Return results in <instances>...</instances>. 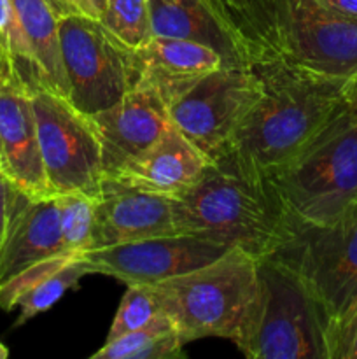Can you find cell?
<instances>
[{
	"mask_svg": "<svg viewBox=\"0 0 357 359\" xmlns=\"http://www.w3.org/2000/svg\"><path fill=\"white\" fill-rule=\"evenodd\" d=\"M177 233L241 249L262 259L286 242L294 217L262 172L230 153L212 158L200 181L174 198Z\"/></svg>",
	"mask_w": 357,
	"mask_h": 359,
	"instance_id": "6da1fadb",
	"label": "cell"
},
{
	"mask_svg": "<svg viewBox=\"0 0 357 359\" xmlns=\"http://www.w3.org/2000/svg\"><path fill=\"white\" fill-rule=\"evenodd\" d=\"M252 65L261 77L262 93L224 153L268 174L293 158L343 107L349 100L346 81L318 76L279 56Z\"/></svg>",
	"mask_w": 357,
	"mask_h": 359,
	"instance_id": "7a4b0ae2",
	"label": "cell"
},
{
	"mask_svg": "<svg viewBox=\"0 0 357 359\" xmlns=\"http://www.w3.org/2000/svg\"><path fill=\"white\" fill-rule=\"evenodd\" d=\"M265 175L294 219H336L357 200V102L346 100L293 158Z\"/></svg>",
	"mask_w": 357,
	"mask_h": 359,
	"instance_id": "3957f363",
	"label": "cell"
},
{
	"mask_svg": "<svg viewBox=\"0 0 357 359\" xmlns=\"http://www.w3.org/2000/svg\"><path fill=\"white\" fill-rule=\"evenodd\" d=\"M258 263L233 248L209 265L154 284L161 312L186 344L217 337L237 346L258 298Z\"/></svg>",
	"mask_w": 357,
	"mask_h": 359,
	"instance_id": "277c9868",
	"label": "cell"
},
{
	"mask_svg": "<svg viewBox=\"0 0 357 359\" xmlns=\"http://www.w3.org/2000/svg\"><path fill=\"white\" fill-rule=\"evenodd\" d=\"M247 28L266 58L279 56L331 79L357 74V20L318 0H248Z\"/></svg>",
	"mask_w": 357,
	"mask_h": 359,
	"instance_id": "5b68a950",
	"label": "cell"
},
{
	"mask_svg": "<svg viewBox=\"0 0 357 359\" xmlns=\"http://www.w3.org/2000/svg\"><path fill=\"white\" fill-rule=\"evenodd\" d=\"M326 319L296 273L258 263V298L237 347L251 359H326Z\"/></svg>",
	"mask_w": 357,
	"mask_h": 359,
	"instance_id": "8992f818",
	"label": "cell"
},
{
	"mask_svg": "<svg viewBox=\"0 0 357 359\" xmlns=\"http://www.w3.org/2000/svg\"><path fill=\"white\" fill-rule=\"evenodd\" d=\"M58 41L66 98L84 114L93 116L112 107L139 86V51L98 20L84 14L62 16Z\"/></svg>",
	"mask_w": 357,
	"mask_h": 359,
	"instance_id": "52a82bcc",
	"label": "cell"
},
{
	"mask_svg": "<svg viewBox=\"0 0 357 359\" xmlns=\"http://www.w3.org/2000/svg\"><path fill=\"white\" fill-rule=\"evenodd\" d=\"M266 258L296 273L328 326L357 294V200L329 223L294 219L286 242Z\"/></svg>",
	"mask_w": 357,
	"mask_h": 359,
	"instance_id": "ba28073f",
	"label": "cell"
},
{
	"mask_svg": "<svg viewBox=\"0 0 357 359\" xmlns=\"http://www.w3.org/2000/svg\"><path fill=\"white\" fill-rule=\"evenodd\" d=\"M31 100L51 193H83L97 200L105 174L93 118L74 107L69 98L48 90L31 91Z\"/></svg>",
	"mask_w": 357,
	"mask_h": 359,
	"instance_id": "9c48e42d",
	"label": "cell"
},
{
	"mask_svg": "<svg viewBox=\"0 0 357 359\" xmlns=\"http://www.w3.org/2000/svg\"><path fill=\"white\" fill-rule=\"evenodd\" d=\"M262 93L254 65H220L168 107L170 119L206 156L227 149Z\"/></svg>",
	"mask_w": 357,
	"mask_h": 359,
	"instance_id": "30bf717a",
	"label": "cell"
},
{
	"mask_svg": "<svg viewBox=\"0 0 357 359\" xmlns=\"http://www.w3.org/2000/svg\"><path fill=\"white\" fill-rule=\"evenodd\" d=\"M230 251L224 245L189 233H172L83 252L94 273L122 284H158L216 262Z\"/></svg>",
	"mask_w": 357,
	"mask_h": 359,
	"instance_id": "8fae6325",
	"label": "cell"
},
{
	"mask_svg": "<svg viewBox=\"0 0 357 359\" xmlns=\"http://www.w3.org/2000/svg\"><path fill=\"white\" fill-rule=\"evenodd\" d=\"M0 168L24 195H52L42 163L31 90L13 67L0 74Z\"/></svg>",
	"mask_w": 357,
	"mask_h": 359,
	"instance_id": "7c38bea8",
	"label": "cell"
},
{
	"mask_svg": "<svg viewBox=\"0 0 357 359\" xmlns=\"http://www.w3.org/2000/svg\"><path fill=\"white\" fill-rule=\"evenodd\" d=\"M172 233H177L174 198L104 177L88 251Z\"/></svg>",
	"mask_w": 357,
	"mask_h": 359,
	"instance_id": "4fadbf2b",
	"label": "cell"
},
{
	"mask_svg": "<svg viewBox=\"0 0 357 359\" xmlns=\"http://www.w3.org/2000/svg\"><path fill=\"white\" fill-rule=\"evenodd\" d=\"M91 118L100 137L105 177L146 153L172 123L167 104L142 84Z\"/></svg>",
	"mask_w": 357,
	"mask_h": 359,
	"instance_id": "5bb4252c",
	"label": "cell"
},
{
	"mask_svg": "<svg viewBox=\"0 0 357 359\" xmlns=\"http://www.w3.org/2000/svg\"><path fill=\"white\" fill-rule=\"evenodd\" d=\"M156 37L182 39L214 49L223 65H252L265 60L261 49L209 0H147Z\"/></svg>",
	"mask_w": 357,
	"mask_h": 359,
	"instance_id": "9a60e30c",
	"label": "cell"
},
{
	"mask_svg": "<svg viewBox=\"0 0 357 359\" xmlns=\"http://www.w3.org/2000/svg\"><path fill=\"white\" fill-rule=\"evenodd\" d=\"M210 161L196 144L170 123L146 153L111 177L168 198H181L200 181Z\"/></svg>",
	"mask_w": 357,
	"mask_h": 359,
	"instance_id": "2e32d148",
	"label": "cell"
},
{
	"mask_svg": "<svg viewBox=\"0 0 357 359\" xmlns=\"http://www.w3.org/2000/svg\"><path fill=\"white\" fill-rule=\"evenodd\" d=\"M66 252L69 251L59 231L56 196L31 198L18 191L9 231L0 256V286L28 266Z\"/></svg>",
	"mask_w": 357,
	"mask_h": 359,
	"instance_id": "e0dca14e",
	"label": "cell"
},
{
	"mask_svg": "<svg viewBox=\"0 0 357 359\" xmlns=\"http://www.w3.org/2000/svg\"><path fill=\"white\" fill-rule=\"evenodd\" d=\"M136 51L140 58L139 84L156 91L167 107L223 65V58L214 49L182 39L153 35Z\"/></svg>",
	"mask_w": 357,
	"mask_h": 359,
	"instance_id": "ac0fdd59",
	"label": "cell"
},
{
	"mask_svg": "<svg viewBox=\"0 0 357 359\" xmlns=\"http://www.w3.org/2000/svg\"><path fill=\"white\" fill-rule=\"evenodd\" d=\"M93 273V265L74 252L38 262L0 286V309L7 312L20 309L16 326H21L51 309L83 277Z\"/></svg>",
	"mask_w": 357,
	"mask_h": 359,
	"instance_id": "d6986e66",
	"label": "cell"
},
{
	"mask_svg": "<svg viewBox=\"0 0 357 359\" xmlns=\"http://www.w3.org/2000/svg\"><path fill=\"white\" fill-rule=\"evenodd\" d=\"M10 2L37 63L41 88L66 98V79L59 56L58 14L52 11L48 0H10Z\"/></svg>",
	"mask_w": 357,
	"mask_h": 359,
	"instance_id": "ffe728a7",
	"label": "cell"
},
{
	"mask_svg": "<svg viewBox=\"0 0 357 359\" xmlns=\"http://www.w3.org/2000/svg\"><path fill=\"white\" fill-rule=\"evenodd\" d=\"M184 339L167 314L160 312L146 326L105 342L91 359H167L184 356Z\"/></svg>",
	"mask_w": 357,
	"mask_h": 359,
	"instance_id": "44dd1931",
	"label": "cell"
},
{
	"mask_svg": "<svg viewBox=\"0 0 357 359\" xmlns=\"http://www.w3.org/2000/svg\"><path fill=\"white\" fill-rule=\"evenodd\" d=\"M58 203L59 231L66 251L83 255L91 245L97 200L83 193L55 195Z\"/></svg>",
	"mask_w": 357,
	"mask_h": 359,
	"instance_id": "7402d4cb",
	"label": "cell"
},
{
	"mask_svg": "<svg viewBox=\"0 0 357 359\" xmlns=\"http://www.w3.org/2000/svg\"><path fill=\"white\" fill-rule=\"evenodd\" d=\"M100 23L130 48H142L153 37L147 0H108Z\"/></svg>",
	"mask_w": 357,
	"mask_h": 359,
	"instance_id": "603a6c76",
	"label": "cell"
},
{
	"mask_svg": "<svg viewBox=\"0 0 357 359\" xmlns=\"http://www.w3.org/2000/svg\"><path fill=\"white\" fill-rule=\"evenodd\" d=\"M0 44L6 49L13 69L31 91L42 90L37 63L10 0H0Z\"/></svg>",
	"mask_w": 357,
	"mask_h": 359,
	"instance_id": "cb8c5ba5",
	"label": "cell"
},
{
	"mask_svg": "<svg viewBox=\"0 0 357 359\" xmlns=\"http://www.w3.org/2000/svg\"><path fill=\"white\" fill-rule=\"evenodd\" d=\"M161 312V300L154 284H130L119 304L105 342L146 326Z\"/></svg>",
	"mask_w": 357,
	"mask_h": 359,
	"instance_id": "d4e9b609",
	"label": "cell"
},
{
	"mask_svg": "<svg viewBox=\"0 0 357 359\" xmlns=\"http://www.w3.org/2000/svg\"><path fill=\"white\" fill-rule=\"evenodd\" d=\"M324 346L326 359H357V294L338 318L328 323Z\"/></svg>",
	"mask_w": 357,
	"mask_h": 359,
	"instance_id": "484cf974",
	"label": "cell"
},
{
	"mask_svg": "<svg viewBox=\"0 0 357 359\" xmlns=\"http://www.w3.org/2000/svg\"><path fill=\"white\" fill-rule=\"evenodd\" d=\"M18 191L20 189L14 188L10 181H7V179L0 181V256H2L4 244H6L7 231H9L10 216H13Z\"/></svg>",
	"mask_w": 357,
	"mask_h": 359,
	"instance_id": "4316f807",
	"label": "cell"
},
{
	"mask_svg": "<svg viewBox=\"0 0 357 359\" xmlns=\"http://www.w3.org/2000/svg\"><path fill=\"white\" fill-rule=\"evenodd\" d=\"M210 4H212L216 9H219L220 13L226 14L227 18H230L231 21H233L234 25H237L238 28H240L241 32H244L245 37L248 39V41L252 42V44H255L254 41H252L251 34H248V28H247V11H248V0H209ZM258 46V44H255ZM259 48V46H258ZM261 49V48H259ZM265 55V53H262ZM266 58V56H265Z\"/></svg>",
	"mask_w": 357,
	"mask_h": 359,
	"instance_id": "83f0119b",
	"label": "cell"
},
{
	"mask_svg": "<svg viewBox=\"0 0 357 359\" xmlns=\"http://www.w3.org/2000/svg\"><path fill=\"white\" fill-rule=\"evenodd\" d=\"M318 2L342 16L357 20V0H318Z\"/></svg>",
	"mask_w": 357,
	"mask_h": 359,
	"instance_id": "f1b7e54d",
	"label": "cell"
},
{
	"mask_svg": "<svg viewBox=\"0 0 357 359\" xmlns=\"http://www.w3.org/2000/svg\"><path fill=\"white\" fill-rule=\"evenodd\" d=\"M79 2L84 16H90L93 20L100 21L102 16L105 14V9H107L108 0H79Z\"/></svg>",
	"mask_w": 357,
	"mask_h": 359,
	"instance_id": "f546056e",
	"label": "cell"
},
{
	"mask_svg": "<svg viewBox=\"0 0 357 359\" xmlns=\"http://www.w3.org/2000/svg\"><path fill=\"white\" fill-rule=\"evenodd\" d=\"M58 18L69 16V14H83L79 0H48Z\"/></svg>",
	"mask_w": 357,
	"mask_h": 359,
	"instance_id": "4dcf8cb0",
	"label": "cell"
},
{
	"mask_svg": "<svg viewBox=\"0 0 357 359\" xmlns=\"http://www.w3.org/2000/svg\"><path fill=\"white\" fill-rule=\"evenodd\" d=\"M346 97L349 100L357 102V74L346 81Z\"/></svg>",
	"mask_w": 357,
	"mask_h": 359,
	"instance_id": "1f68e13d",
	"label": "cell"
},
{
	"mask_svg": "<svg viewBox=\"0 0 357 359\" xmlns=\"http://www.w3.org/2000/svg\"><path fill=\"white\" fill-rule=\"evenodd\" d=\"M10 67H13V63H10V60H9V56H7L6 49H4L2 44H0V74H4L7 69H10Z\"/></svg>",
	"mask_w": 357,
	"mask_h": 359,
	"instance_id": "d6a6232c",
	"label": "cell"
},
{
	"mask_svg": "<svg viewBox=\"0 0 357 359\" xmlns=\"http://www.w3.org/2000/svg\"><path fill=\"white\" fill-rule=\"evenodd\" d=\"M7 356H9V349H7V347L0 342V359H6Z\"/></svg>",
	"mask_w": 357,
	"mask_h": 359,
	"instance_id": "836d02e7",
	"label": "cell"
},
{
	"mask_svg": "<svg viewBox=\"0 0 357 359\" xmlns=\"http://www.w3.org/2000/svg\"><path fill=\"white\" fill-rule=\"evenodd\" d=\"M4 179H6V175H4V172H2V168H0V181H4Z\"/></svg>",
	"mask_w": 357,
	"mask_h": 359,
	"instance_id": "e575fe53",
	"label": "cell"
}]
</instances>
